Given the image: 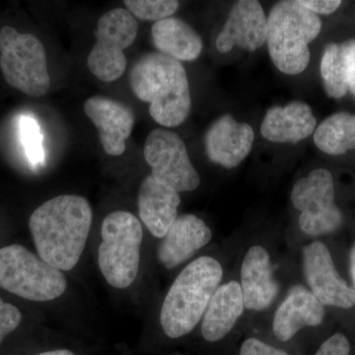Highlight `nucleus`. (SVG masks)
I'll return each instance as SVG.
<instances>
[{"label":"nucleus","instance_id":"nucleus-1","mask_svg":"<svg viewBox=\"0 0 355 355\" xmlns=\"http://www.w3.org/2000/svg\"><path fill=\"white\" fill-rule=\"evenodd\" d=\"M92 209L80 196L62 195L35 210L29 228L40 258L69 272L77 265L87 242Z\"/></svg>","mask_w":355,"mask_h":355},{"label":"nucleus","instance_id":"nucleus-17","mask_svg":"<svg viewBox=\"0 0 355 355\" xmlns=\"http://www.w3.org/2000/svg\"><path fill=\"white\" fill-rule=\"evenodd\" d=\"M240 286L248 310H265L275 301L279 284L273 277L270 254L265 248L253 246L247 252L242 263Z\"/></svg>","mask_w":355,"mask_h":355},{"label":"nucleus","instance_id":"nucleus-20","mask_svg":"<svg viewBox=\"0 0 355 355\" xmlns=\"http://www.w3.org/2000/svg\"><path fill=\"white\" fill-rule=\"evenodd\" d=\"M244 309L240 284L230 282L219 286L202 317V334L205 340L210 343L222 340L234 328Z\"/></svg>","mask_w":355,"mask_h":355},{"label":"nucleus","instance_id":"nucleus-32","mask_svg":"<svg viewBox=\"0 0 355 355\" xmlns=\"http://www.w3.org/2000/svg\"><path fill=\"white\" fill-rule=\"evenodd\" d=\"M36 355H76L73 352L69 349H57L51 350V352H42V354Z\"/></svg>","mask_w":355,"mask_h":355},{"label":"nucleus","instance_id":"nucleus-9","mask_svg":"<svg viewBox=\"0 0 355 355\" xmlns=\"http://www.w3.org/2000/svg\"><path fill=\"white\" fill-rule=\"evenodd\" d=\"M291 198L300 211L299 226L305 234H331L343 225V214L336 205L335 184L329 170L315 169L298 180Z\"/></svg>","mask_w":355,"mask_h":355},{"label":"nucleus","instance_id":"nucleus-14","mask_svg":"<svg viewBox=\"0 0 355 355\" xmlns=\"http://www.w3.org/2000/svg\"><path fill=\"white\" fill-rule=\"evenodd\" d=\"M84 112L99 132L105 153L121 156L125 151V141L135 127L132 110L116 100L102 96L89 98L84 103Z\"/></svg>","mask_w":355,"mask_h":355},{"label":"nucleus","instance_id":"nucleus-15","mask_svg":"<svg viewBox=\"0 0 355 355\" xmlns=\"http://www.w3.org/2000/svg\"><path fill=\"white\" fill-rule=\"evenodd\" d=\"M211 238V230L200 217L193 214L178 216L159 244L158 260L171 270L195 256Z\"/></svg>","mask_w":355,"mask_h":355},{"label":"nucleus","instance_id":"nucleus-10","mask_svg":"<svg viewBox=\"0 0 355 355\" xmlns=\"http://www.w3.org/2000/svg\"><path fill=\"white\" fill-rule=\"evenodd\" d=\"M144 154L151 176L159 183L178 193L195 191L200 186V175L191 164L184 140L176 132L166 128L149 132Z\"/></svg>","mask_w":355,"mask_h":355},{"label":"nucleus","instance_id":"nucleus-2","mask_svg":"<svg viewBox=\"0 0 355 355\" xmlns=\"http://www.w3.org/2000/svg\"><path fill=\"white\" fill-rule=\"evenodd\" d=\"M130 85L149 114L165 128L182 125L191 109L188 74L181 62L159 51L144 53L132 65Z\"/></svg>","mask_w":355,"mask_h":355},{"label":"nucleus","instance_id":"nucleus-11","mask_svg":"<svg viewBox=\"0 0 355 355\" xmlns=\"http://www.w3.org/2000/svg\"><path fill=\"white\" fill-rule=\"evenodd\" d=\"M303 268L310 291L324 306L350 309L355 292L336 270L328 248L313 242L303 250Z\"/></svg>","mask_w":355,"mask_h":355},{"label":"nucleus","instance_id":"nucleus-29","mask_svg":"<svg viewBox=\"0 0 355 355\" xmlns=\"http://www.w3.org/2000/svg\"><path fill=\"white\" fill-rule=\"evenodd\" d=\"M299 1L303 6L317 15L320 14L329 15L334 13L342 4L340 0H299Z\"/></svg>","mask_w":355,"mask_h":355},{"label":"nucleus","instance_id":"nucleus-25","mask_svg":"<svg viewBox=\"0 0 355 355\" xmlns=\"http://www.w3.org/2000/svg\"><path fill=\"white\" fill-rule=\"evenodd\" d=\"M19 132L21 142L30 164L35 168L44 164L43 135L39 123L33 116H22L19 121Z\"/></svg>","mask_w":355,"mask_h":355},{"label":"nucleus","instance_id":"nucleus-19","mask_svg":"<svg viewBox=\"0 0 355 355\" xmlns=\"http://www.w3.org/2000/svg\"><path fill=\"white\" fill-rule=\"evenodd\" d=\"M180 203L181 198L179 193L159 183L151 175L140 184L139 216L155 237H164L177 219Z\"/></svg>","mask_w":355,"mask_h":355},{"label":"nucleus","instance_id":"nucleus-12","mask_svg":"<svg viewBox=\"0 0 355 355\" xmlns=\"http://www.w3.org/2000/svg\"><path fill=\"white\" fill-rule=\"evenodd\" d=\"M268 17L260 2L240 0L236 2L216 39L219 53H227L235 46L254 51L266 42Z\"/></svg>","mask_w":355,"mask_h":355},{"label":"nucleus","instance_id":"nucleus-22","mask_svg":"<svg viewBox=\"0 0 355 355\" xmlns=\"http://www.w3.org/2000/svg\"><path fill=\"white\" fill-rule=\"evenodd\" d=\"M314 142L329 155H343L355 150V114L338 112L331 114L315 130Z\"/></svg>","mask_w":355,"mask_h":355},{"label":"nucleus","instance_id":"nucleus-16","mask_svg":"<svg viewBox=\"0 0 355 355\" xmlns=\"http://www.w3.org/2000/svg\"><path fill=\"white\" fill-rule=\"evenodd\" d=\"M324 305L303 286H294L273 318L272 330L280 342H288L305 327L323 323Z\"/></svg>","mask_w":355,"mask_h":355},{"label":"nucleus","instance_id":"nucleus-4","mask_svg":"<svg viewBox=\"0 0 355 355\" xmlns=\"http://www.w3.org/2000/svg\"><path fill=\"white\" fill-rule=\"evenodd\" d=\"M321 29L320 16L299 0L275 4L268 14L266 42L275 67L287 76L302 73L310 62L309 44Z\"/></svg>","mask_w":355,"mask_h":355},{"label":"nucleus","instance_id":"nucleus-5","mask_svg":"<svg viewBox=\"0 0 355 355\" xmlns=\"http://www.w3.org/2000/svg\"><path fill=\"white\" fill-rule=\"evenodd\" d=\"M98 263L102 275L114 288L132 286L139 270L141 223L130 212L116 210L102 223Z\"/></svg>","mask_w":355,"mask_h":355},{"label":"nucleus","instance_id":"nucleus-24","mask_svg":"<svg viewBox=\"0 0 355 355\" xmlns=\"http://www.w3.org/2000/svg\"><path fill=\"white\" fill-rule=\"evenodd\" d=\"M123 3L133 17L155 22L172 17L180 6L177 0H125Z\"/></svg>","mask_w":355,"mask_h":355},{"label":"nucleus","instance_id":"nucleus-27","mask_svg":"<svg viewBox=\"0 0 355 355\" xmlns=\"http://www.w3.org/2000/svg\"><path fill=\"white\" fill-rule=\"evenodd\" d=\"M350 343L343 334H335L326 340L315 355H349Z\"/></svg>","mask_w":355,"mask_h":355},{"label":"nucleus","instance_id":"nucleus-23","mask_svg":"<svg viewBox=\"0 0 355 355\" xmlns=\"http://www.w3.org/2000/svg\"><path fill=\"white\" fill-rule=\"evenodd\" d=\"M349 67L347 42L324 46L320 71L324 92L329 97L340 99L349 92Z\"/></svg>","mask_w":355,"mask_h":355},{"label":"nucleus","instance_id":"nucleus-7","mask_svg":"<svg viewBox=\"0 0 355 355\" xmlns=\"http://www.w3.org/2000/svg\"><path fill=\"white\" fill-rule=\"evenodd\" d=\"M0 69L11 87L30 97H42L50 89L43 43L34 35L20 34L10 26L0 29Z\"/></svg>","mask_w":355,"mask_h":355},{"label":"nucleus","instance_id":"nucleus-6","mask_svg":"<svg viewBox=\"0 0 355 355\" xmlns=\"http://www.w3.org/2000/svg\"><path fill=\"white\" fill-rule=\"evenodd\" d=\"M67 282L53 268L27 248L14 244L0 249V287L27 300L46 302L62 296Z\"/></svg>","mask_w":355,"mask_h":355},{"label":"nucleus","instance_id":"nucleus-8","mask_svg":"<svg viewBox=\"0 0 355 355\" xmlns=\"http://www.w3.org/2000/svg\"><path fill=\"white\" fill-rule=\"evenodd\" d=\"M137 33V21L127 9L114 8L103 14L95 31L96 43L87 58L93 76L106 83L121 78L128 65L123 51L135 43Z\"/></svg>","mask_w":355,"mask_h":355},{"label":"nucleus","instance_id":"nucleus-21","mask_svg":"<svg viewBox=\"0 0 355 355\" xmlns=\"http://www.w3.org/2000/svg\"><path fill=\"white\" fill-rule=\"evenodd\" d=\"M151 37L159 53L181 62L198 60L202 51L198 33L180 18L169 17L154 23Z\"/></svg>","mask_w":355,"mask_h":355},{"label":"nucleus","instance_id":"nucleus-31","mask_svg":"<svg viewBox=\"0 0 355 355\" xmlns=\"http://www.w3.org/2000/svg\"><path fill=\"white\" fill-rule=\"evenodd\" d=\"M349 268L350 275H352V282H354L355 292V244L350 250L349 254Z\"/></svg>","mask_w":355,"mask_h":355},{"label":"nucleus","instance_id":"nucleus-28","mask_svg":"<svg viewBox=\"0 0 355 355\" xmlns=\"http://www.w3.org/2000/svg\"><path fill=\"white\" fill-rule=\"evenodd\" d=\"M240 355H288L284 350L277 349L258 338H248L243 343Z\"/></svg>","mask_w":355,"mask_h":355},{"label":"nucleus","instance_id":"nucleus-18","mask_svg":"<svg viewBox=\"0 0 355 355\" xmlns=\"http://www.w3.org/2000/svg\"><path fill=\"white\" fill-rule=\"evenodd\" d=\"M317 120L309 105L292 101L268 110L261 121L263 139L275 144H297L316 130Z\"/></svg>","mask_w":355,"mask_h":355},{"label":"nucleus","instance_id":"nucleus-30","mask_svg":"<svg viewBox=\"0 0 355 355\" xmlns=\"http://www.w3.org/2000/svg\"><path fill=\"white\" fill-rule=\"evenodd\" d=\"M349 50V91L355 96V39L347 41Z\"/></svg>","mask_w":355,"mask_h":355},{"label":"nucleus","instance_id":"nucleus-26","mask_svg":"<svg viewBox=\"0 0 355 355\" xmlns=\"http://www.w3.org/2000/svg\"><path fill=\"white\" fill-rule=\"evenodd\" d=\"M22 320V314L17 307L6 303L0 298V343L7 335L17 329Z\"/></svg>","mask_w":355,"mask_h":355},{"label":"nucleus","instance_id":"nucleus-3","mask_svg":"<svg viewBox=\"0 0 355 355\" xmlns=\"http://www.w3.org/2000/svg\"><path fill=\"white\" fill-rule=\"evenodd\" d=\"M223 270L211 257H200L186 266L173 282L163 302L160 323L171 338L191 333L205 315L219 287Z\"/></svg>","mask_w":355,"mask_h":355},{"label":"nucleus","instance_id":"nucleus-13","mask_svg":"<svg viewBox=\"0 0 355 355\" xmlns=\"http://www.w3.org/2000/svg\"><path fill=\"white\" fill-rule=\"evenodd\" d=\"M254 133L251 125L240 123L231 114L217 118L205 135L207 157L214 164L232 169L241 164L253 149Z\"/></svg>","mask_w":355,"mask_h":355}]
</instances>
